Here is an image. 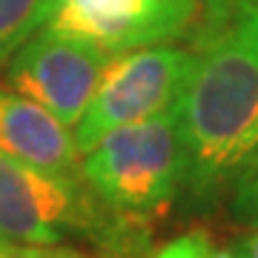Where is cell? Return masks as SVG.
<instances>
[{
  "label": "cell",
  "mask_w": 258,
  "mask_h": 258,
  "mask_svg": "<svg viewBox=\"0 0 258 258\" xmlns=\"http://www.w3.org/2000/svg\"><path fill=\"white\" fill-rule=\"evenodd\" d=\"M149 258H238V252L232 247H218L210 232L195 227L152 249Z\"/></svg>",
  "instance_id": "10"
},
{
  "label": "cell",
  "mask_w": 258,
  "mask_h": 258,
  "mask_svg": "<svg viewBox=\"0 0 258 258\" xmlns=\"http://www.w3.org/2000/svg\"><path fill=\"white\" fill-rule=\"evenodd\" d=\"M0 155L52 175L81 178V149L72 126L9 83H0Z\"/></svg>",
  "instance_id": "7"
},
{
  "label": "cell",
  "mask_w": 258,
  "mask_h": 258,
  "mask_svg": "<svg viewBox=\"0 0 258 258\" xmlns=\"http://www.w3.org/2000/svg\"><path fill=\"white\" fill-rule=\"evenodd\" d=\"M184 149V215H210L244 161L258 149V6L247 3L230 26L198 49L178 101Z\"/></svg>",
  "instance_id": "1"
},
{
  "label": "cell",
  "mask_w": 258,
  "mask_h": 258,
  "mask_svg": "<svg viewBox=\"0 0 258 258\" xmlns=\"http://www.w3.org/2000/svg\"><path fill=\"white\" fill-rule=\"evenodd\" d=\"M43 26L115 55L192 40L198 0H49Z\"/></svg>",
  "instance_id": "5"
},
{
  "label": "cell",
  "mask_w": 258,
  "mask_h": 258,
  "mask_svg": "<svg viewBox=\"0 0 258 258\" xmlns=\"http://www.w3.org/2000/svg\"><path fill=\"white\" fill-rule=\"evenodd\" d=\"M0 258H106V255H86L75 247H32V244H3L0 241Z\"/></svg>",
  "instance_id": "12"
},
{
  "label": "cell",
  "mask_w": 258,
  "mask_h": 258,
  "mask_svg": "<svg viewBox=\"0 0 258 258\" xmlns=\"http://www.w3.org/2000/svg\"><path fill=\"white\" fill-rule=\"evenodd\" d=\"M232 249L238 252V258H258V227L232 241Z\"/></svg>",
  "instance_id": "13"
},
{
  "label": "cell",
  "mask_w": 258,
  "mask_h": 258,
  "mask_svg": "<svg viewBox=\"0 0 258 258\" xmlns=\"http://www.w3.org/2000/svg\"><path fill=\"white\" fill-rule=\"evenodd\" d=\"M49 15V0H0V69L29 37L40 32Z\"/></svg>",
  "instance_id": "8"
},
{
  "label": "cell",
  "mask_w": 258,
  "mask_h": 258,
  "mask_svg": "<svg viewBox=\"0 0 258 258\" xmlns=\"http://www.w3.org/2000/svg\"><path fill=\"white\" fill-rule=\"evenodd\" d=\"M198 52L192 46H141L109 55L92 101L75 123V144L81 152L118 126L155 118L175 109L192 78Z\"/></svg>",
  "instance_id": "4"
},
{
  "label": "cell",
  "mask_w": 258,
  "mask_h": 258,
  "mask_svg": "<svg viewBox=\"0 0 258 258\" xmlns=\"http://www.w3.org/2000/svg\"><path fill=\"white\" fill-rule=\"evenodd\" d=\"M106 60L109 52L43 26L12 55L6 83L75 126L92 101Z\"/></svg>",
  "instance_id": "6"
},
{
  "label": "cell",
  "mask_w": 258,
  "mask_h": 258,
  "mask_svg": "<svg viewBox=\"0 0 258 258\" xmlns=\"http://www.w3.org/2000/svg\"><path fill=\"white\" fill-rule=\"evenodd\" d=\"M227 215L238 227H258V149L244 161L235 178L230 181V189L224 195Z\"/></svg>",
  "instance_id": "9"
},
{
  "label": "cell",
  "mask_w": 258,
  "mask_h": 258,
  "mask_svg": "<svg viewBox=\"0 0 258 258\" xmlns=\"http://www.w3.org/2000/svg\"><path fill=\"white\" fill-rule=\"evenodd\" d=\"M247 6V0H198V29H195L189 46L198 52L212 37H218L230 26L235 15Z\"/></svg>",
  "instance_id": "11"
},
{
  "label": "cell",
  "mask_w": 258,
  "mask_h": 258,
  "mask_svg": "<svg viewBox=\"0 0 258 258\" xmlns=\"http://www.w3.org/2000/svg\"><path fill=\"white\" fill-rule=\"evenodd\" d=\"M247 3H252V6H258V0H247Z\"/></svg>",
  "instance_id": "14"
},
{
  "label": "cell",
  "mask_w": 258,
  "mask_h": 258,
  "mask_svg": "<svg viewBox=\"0 0 258 258\" xmlns=\"http://www.w3.org/2000/svg\"><path fill=\"white\" fill-rule=\"evenodd\" d=\"M0 241L32 247L89 244L106 258H149V218L112 210L83 178L52 175L0 155Z\"/></svg>",
  "instance_id": "2"
},
{
  "label": "cell",
  "mask_w": 258,
  "mask_h": 258,
  "mask_svg": "<svg viewBox=\"0 0 258 258\" xmlns=\"http://www.w3.org/2000/svg\"><path fill=\"white\" fill-rule=\"evenodd\" d=\"M81 178L112 210L149 218L178 201L184 149L178 106L106 132L83 152Z\"/></svg>",
  "instance_id": "3"
}]
</instances>
